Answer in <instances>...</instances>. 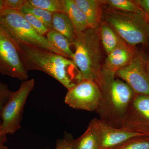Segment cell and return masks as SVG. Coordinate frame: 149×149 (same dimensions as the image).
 Segmentation results:
<instances>
[{
  "instance_id": "cell-1",
  "label": "cell",
  "mask_w": 149,
  "mask_h": 149,
  "mask_svg": "<svg viewBox=\"0 0 149 149\" xmlns=\"http://www.w3.org/2000/svg\"><path fill=\"white\" fill-rule=\"evenodd\" d=\"M24 68L40 70L50 75L67 89L73 88L83 80L72 60L40 48L16 45Z\"/></svg>"
},
{
  "instance_id": "cell-2",
  "label": "cell",
  "mask_w": 149,
  "mask_h": 149,
  "mask_svg": "<svg viewBox=\"0 0 149 149\" xmlns=\"http://www.w3.org/2000/svg\"><path fill=\"white\" fill-rule=\"evenodd\" d=\"M75 48L72 60L80 70L83 79L102 86V52L99 29L89 28L75 33L71 42Z\"/></svg>"
},
{
  "instance_id": "cell-3",
  "label": "cell",
  "mask_w": 149,
  "mask_h": 149,
  "mask_svg": "<svg viewBox=\"0 0 149 149\" xmlns=\"http://www.w3.org/2000/svg\"><path fill=\"white\" fill-rule=\"evenodd\" d=\"M102 17L126 44L149 46V22L144 15L108 8Z\"/></svg>"
},
{
  "instance_id": "cell-4",
  "label": "cell",
  "mask_w": 149,
  "mask_h": 149,
  "mask_svg": "<svg viewBox=\"0 0 149 149\" xmlns=\"http://www.w3.org/2000/svg\"><path fill=\"white\" fill-rule=\"evenodd\" d=\"M0 25L7 32L15 45L35 47L62 55L46 37L35 31L18 11L4 8L0 11Z\"/></svg>"
},
{
  "instance_id": "cell-5",
  "label": "cell",
  "mask_w": 149,
  "mask_h": 149,
  "mask_svg": "<svg viewBox=\"0 0 149 149\" xmlns=\"http://www.w3.org/2000/svg\"><path fill=\"white\" fill-rule=\"evenodd\" d=\"M101 90L103 101L97 111L103 117L120 123L128 112L135 93L124 81L115 78L104 83Z\"/></svg>"
},
{
  "instance_id": "cell-6",
  "label": "cell",
  "mask_w": 149,
  "mask_h": 149,
  "mask_svg": "<svg viewBox=\"0 0 149 149\" xmlns=\"http://www.w3.org/2000/svg\"><path fill=\"white\" fill-rule=\"evenodd\" d=\"M35 84L33 79L24 80L17 91L12 93L0 112L2 135L13 134L21 128L24 106Z\"/></svg>"
},
{
  "instance_id": "cell-7",
  "label": "cell",
  "mask_w": 149,
  "mask_h": 149,
  "mask_svg": "<svg viewBox=\"0 0 149 149\" xmlns=\"http://www.w3.org/2000/svg\"><path fill=\"white\" fill-rule=\"evenodd\" d=\"M103 101L102 93L99 85L93 81L83 79L68 90L64 102L74 109L93 111L98 109Z\"/></svg>"
},
{
  "instance_id": "cell-8",
  "label": "cell",
  "mask_w": 149,
  "mask_h": 149,
  "mask_svg": "<svg viewBox=\"0 0 149 149\" xmlns=\"http://www.w3.org/2000/svg\"><path fill=\"white\" fill-rule=\"evenodd\" d=\"M0 73L23 81L28 77L15 44L1 25Z\"/></svg>"
},
{
  "instance_id": "cell-9",
  "label": "cell",
  "mask_w": 149,
  "mask_h": 149,
  "mask_svg": "<svg viewBox=\"0 0 149 149\" xmlns=\"http://www.w3.org/2000/svg\"><path fill=\"white\" fill-rule=\"evenodd\" d=\"M147 57L137 53L131 61L118 70L116 77L120 78L138 95L149 96V75L146 68Z\"/></svg>"
},
{
  "instance_id": "cell-10",
  "label": "cell",
  "mask_w": 149,
  "mask_h": 149,
  "mask_svg": "<svg viewBox=\"0 0 149 149\" xmlns=\"http://www.w3.org/2000/svg\"><path fill=\"white\" fill-rule=\"evenodd\" d=\"M89 124L97 136L100 149H112L129 139L146 136L142 133L116 128L102 119L94 118Z\"/></svg>"
},
{
  "instance_id": "cell-11",
  "label": "cell",
  "mask_w": 149,
  "mask_h": 149,
  "mask_svg": "<svg viewBox=\"0 0 149 149\" xmlns=\"http://www.w3.org/2000/svg\"><path fill=\"white\" fill-rule=\"evenodd\" d=\"M136 53L134 47L125 44L107 55L102 66V84L115 78L118 70L128 64Z\"/></svg>"
},
{
  "instance_id": "cell-12",
  "label": "cell",
  "mask_w": 149,
  "mask_h": 149,
  "mask_svg": "<svg viewBox=\"0 0 149 149\" xmlns=\"http://www.w3.org/2000/svg\"><path fill=\"white\" fill-rule=\"evenodd\" d=\"M77 6L85 15L90 28L99 29L102 17V1L74 0Z\"/></svg>"
},
{
  "instance_id": "cell-13",
  "label": "cell",
  "mask_w": 149,
  "mask_h": 149,
  "mask_svg": "<svg viewBox=\"0 0 149 149\" xmlns=\"http://www.w3.org/2000/svg\"><path fill=\"white\" fill-rule=\"evenodd\" d=\"M99 31L101 42L107 55L116 48L126 44L104 21L101 22Z\"/></svg>"
},
{
  "instance_id": "cell-14",
  "label": "cell",
  "mask_w": 149,
  "mask_h": 149,
  "mask_svg": "<svg viewBox=\"0 0 149 149\" xmlns=\"http://www.w3.org/2000/svg\"><path fill=\"white\" fill-rule=\"evenodd\" d=\"M64 13L70 19L75 33H79L89 28L87 17L78 8L74 0H63Z\"/></svg>"
},
{
  "instance_id": "cell-15",
  "label": "cell",
  "mask_w": 149,
  "mask_h": 149,
  "mask_svg": "<svg viewBox=\"0 0 149 149\" xmlns=\"http://www.w3.org/2000/svg\"><path fill=\"white\" fill-rule=\"evenodd\" d=\"M53 29L65 36L71 43L75 36V31L72 22L63 12L53 13Z\"/></svg>"
},
{
  "instance_id": "cell-16",
  "label": "cell",
  "mask_w": 149,
  "mask_h": 149,
  "mask_svg": "<svg viewBox=\"0 0 149 149\" xmlns=\"http://www.w3.org/2000/svg\"><path fill=\"white\" fill-rule=\"evenodd\" d=\"M49 42L61 53L65 57L72 60L74 53L70 49L71 43L61 33L53 30H50L46 35Z\"/></svg>"
},
{
  "instance_id": "cell-17",
  "label": "cell",
  "mask_w": 149,
  "mask_h": 149,
  "mask_svg": "<svg viewBox=\"0 0 149 149\" xmlns=\"http://www.w3.org/2000/svg\"><path fill=\"white\" fill-rule=\"evenodd\" d=\"M73 149H100L97 136L90 124L86 131L74 140Z\"/></svg>"
},
{
  "instance_id": "cell-18",
  "label": "cell",
  "mask_w": 149,
  "mask_h": 149,
  "mask_svg": "<svg viewBox=\"0 0 149 149\" xmlns=\"http://www.w3.org/2000/svg\"><path fill=\"white\" fill-rule=\"evenodd\" d=\"M19 12L22 13L32 15L42 22L49 30H52L53 14L49 12L31 5L27 2V0Z\"/></svg>"
},
{
  "instance_id": "cell-19",
  "label": "cell",
  "mask_w": 149,
  "mask_h": 149,
  "mask_svg": "<svg viewBox=\"0 0 149 149\" xmlns=\"http://www.w3.org/2000/svg\"><path fill=\"white\" fill-rule=\"evenodd\" d=\"M104 4L110 8L122 11L125 12L132 13L144 15L143 10L134 1L131 0H104Z\"/></svg>"
},
{
  "instance_id": "cell-20",
  "label": "cell",
  "mask_w": 149,
  "mask_h": 149,
  "mask_svg": "<svg viewBox=\"0 0 149 149\" xmlns=\"http://www.w3.org/2000/svg\"><path fill=\"white\" fill-rule=\"evenodd\" d=\"M27 1L33 6L45 10L52 14L64 13L63 0H27Z\"/></svg>"
},
{
  "instance_id": "cell-21",
  "label": "cell",
  "mask_w": 149,
  "mask_h": 149,
  "mask_svg": "<svg viewBox=\"0 0 149 149\" xmlns=\"http://www.w3.org/2000/svg\"><path fill=\"white\" fill-rule=\"evenodd\" d=\"M133 108L144 119L149 122V96L138 95L132 101Z\"/></svg>"
},
{
  "instance_id": "cell-22",
  "label": "cell",
  "mask_w": 149,
  "mask_h": 149,
  "mask_svg": "<svg viewBox=\"0 0 149 149\" xmlns=\"http://www.w3.org/2000/svg\"><path fill=\"white\" fill-rule=\"evenodd\" d=\"M144 137L129 139L112 149H149V139Z\"/></svg>"
},
{
  "instance_id": "cell-23",
  "label": "cell",
  "mask_w": 149,
  "mask_h": 149,
  "mask_svg": "<svg viewBox=\"0 0 149 149\" xmlns=\"http://www.w3.org/2000/svg\"><path fill=\"white\" fill-rule=\"evenodd\" d=\"M25 19L31 24L32 27L37 31L39 34L42 36H45L49 31L46 27L42 22L35 17V16L27 13H21Z\"/></svg>"
},
{
  "instance_id": "cell-24",
  "label": "cell",
  "mask_w": 149,
  "mask_h": 149,
  "mask_svg": "<svg viewBox=\"0 0 149 149\" xmlns=\"http://www.w3.org/2000/svg\"><path fill=\"white\" fill-rule=\"evenodd\" d=\"M74 140L71 134L66 133L62 139L57 141L54 149H73Z\"/></svg>"
},
{
  "instance_id": "cell-25",
  "label": "cell",
  "mask_w": 149,
  "mask_h": 149,
  "mask_svg": "<svg viewBox=\"0 0 149 149\" xmlns=\"http://www.w3.org/2000/svg\"><path fill=\"white\" fill-rule=\"evenodd\" d=\"M12 91L8 88L6 83L0 81V112L8 100Z\"/></svg>"
},
{
  "instance_id": "cell-26",
  "label": "cell",
  "mask_w": 149,
  "mask_h": 149,
  "mask_svg": "<svg viewBox=\"0 0 149 149\" xmlns=\"http://www.w3.org/2000/svg\"><path fill=\"white\" fill-rule=\"evenodd\" d=\"M27 0H3L4 7L20 11Z\"/></svg>"
},
{
  "instance_id": "cell-27",
  "label": "cell",
  "mask_w": 149,
  "mask_h": 149,
  "mask_svg": "<svg viewBox=\"0 0 149 149\" xmlns=\"http://www.w3.org/2000/svg\"><path fill=\"white\" fill-rule=\"evenodd\" d=\"M134 1L143 10L144 15L149 22V0H136Z\"/></svg>"
},
{
  "instance_id": "cell-28",
  "label": "cell",
  "mask_w": 149,
  "mask_h": 149,
  "mask_svg": "<svg viewBox=\"0 0 149 149\" xmlns=\"http://www.w3.org/2000/svg\"><path fill=\"white\" fill-rule=\"evenodd\" d=\"M1 120L0 117V129H1ZM7 141L6 136L2 135L0 133V146L4 145Z\"/></svg>"
},
{
  "instance_id": "cell-29",
  "label": "cell",
  "mask_w": 149,
  "mask_h": 149,
  "mask_svg": "<svg viewBox=\"0 0 149 149\" xmlns=\"http://www.w3.org/2000/svg\"><path fill=\"white\" fill-rule=\"evenodd\" d=\"M146 68L147 72L149 75V58H147Z\"/></svg>"
},
{
  "instance_id": "cell-30",
  "label": "cell",
  "mask_w": 149,
  "mask_h": 149,
  "mask_svg": "<svg viewBox=\"0 0 149 149\" xmlns=\"http://www.w3.org/2000/svg\"><path fill=\"white\" fill-rule=\"evenodd\" d=\"M4 8L3 0H0V11Z\"/></svg>"
},
{
  "instance_id": "cell-31",
  "label": "cell",
  "mask_w": 149,
  "mask_h": 149,
  "mask_svg": "<svg viewBox=\"0 0 149 149\" xmlns=\"http://www.w3.org/2000/svg\"><path fill=\"white\" fill-rule=\"evenodd\" d=\"M0 149H8V148L4 145L0 146Z\"/></svg>"
}]
</instances>
